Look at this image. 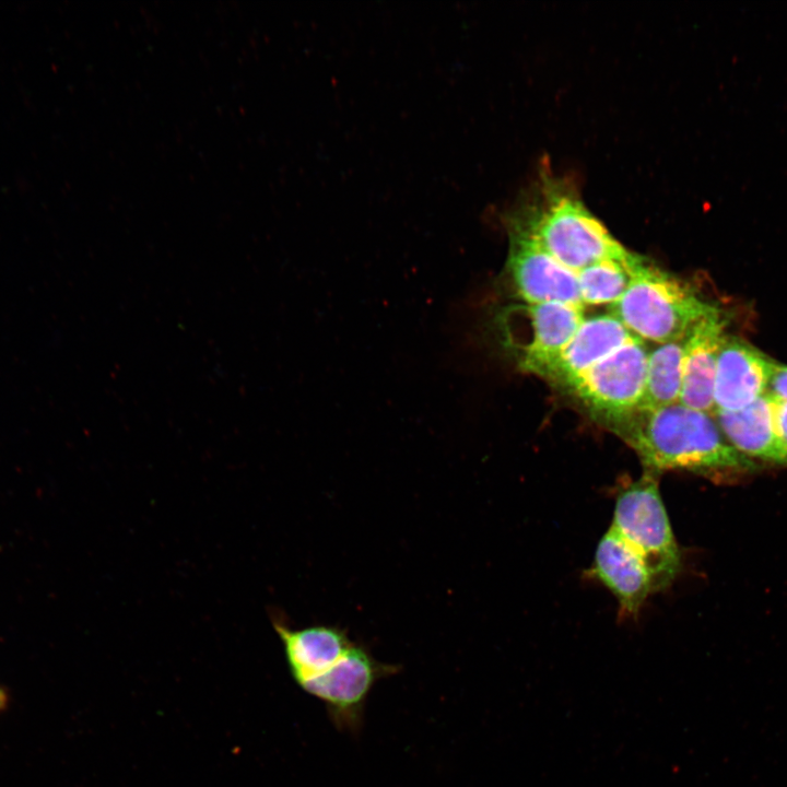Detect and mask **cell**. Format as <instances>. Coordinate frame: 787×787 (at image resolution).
I'll return each mask as SVG.
<instances>
[{"label":"cell","mask_w":787,"mask_h":787,"mask_svg":"<svg viewBox=\"0 0 787 787\" xmlns=\"http://www.w3.org/2000/svg\"><path fill=\"white\" fill-rule=\"evenodd\" d=\"M638 456L644 472L682 470L706 477L755 468L724 437L712 414L680 402L636 409L607 426Z\"/></svg>","instance_id":"obj_1"},{"label":"cell","mask_w":787,"mask_h":787,"mask_svg":"<svg viewBox=\"0 0 787 787\" xmlns=\"http://www.w3.org/2000/svg\"><path fill=\"white\" fill-rule=\"evenodd\" d=\"M535 207L508 218L525 227L560 263L577 273L603 259H630L629 251L577 196L555 183H544Z\"/></svg>","instance_id":"obj_2"},{"label":"cell","mask_w":787,"mask_h":787,"mask_svg":"<svg viewBox=\"0 0 787 787\" xmlns=\"http://www.w3.org/2000/svg\"><path fill=\"white\" fill-rule=\"evenodd\" d=\"M611 314L642 341L657 344L681 339L692 326L717 306L703 299L686 282L659 269L645 258Z\"/></svg>","instance_id":"obj_3"},{"label":"cell","mask_w":787,"mask_h":787,"mask_svg":"<svg viewBox=\"0 0 787 787\" xmlns=\"http://www.w3.org/2000/svg\"><path fill=\"white\" fill-rule=\"evenodd\" d=\"M610 527L644 561L655 592L672 585L682 568V557L657 475L644 472L619 492Z\"/></svg>","instance_id":"obj_4"},{"label":"cell","mask_w":787,"mask_h":787,"mask_svg":"<svg viewBox=\"0 0 787 787\" xmlns=\"http://www.w3.org/2000/svg\"><path fill=\"white\" fill-rule=\"evenodd\" d=\"M583 308L557 302L510 304L497 312L495 327L518 367L541 376L582 325Z\"/></svg>","instance_id":"obj_5"},{"label":"cell","mask_w":787,"mask_h":787,"mask_svg":"<svg viewBox=\"0 0 787 787\" xmlns=\"http://www.w3.org/2000/svg\"><path fill=\"white\" fill-rule=\"evenodd\" d=\"M649 351L634 337L566 387L602 425L635 411L644 397Z\"/></svg>","instance_id":"obj_6"},{"label":"cell","mask_w":787,"mask_h":787,"mask_svg":"<svg viewBox=\"0 0 787 787\" xmlns=\"http://www.w3.org/2000/svg\"><path fill=\"white\" fill-rule=\"evenodd\" d=\"M397 670L396 666L376 660L366 647L354 642L338 662L299 686L324 703L338 729L356 733L373 688Z\"/></svg>","instance_id":"obj_7"},{"label":"cell","mask_w":787,"mask_h":787,"mask_svg":"<svg viewBox=\"0 0 787 787\" xmlns=\"http://www.w3.org/2000/svg\"><path fill=\"white\" fill-rule=\"evenodd\" d=\"M505 274L521 303H564L584 307L577 273L552 257L518 222L507 216Z\"/></svg>","instance_id":"obj_8"},{"label":"cell","mask_w":787,"mask_h":787,"mask_svg":"<svg viewBox=\"0 0 787 787\" xmlns=\"http://www.w3.org/2000/svg\"><path fill=\"white\" fill-rule=\"evenodd\" d=\"M775 363L748 341L727 334L715 371V410L738 411L766 393Z\"/></svg>","instance_id":"obj_9"},{"label":"cell","mask_w":787,"mask_h":787,"mask_svg":"<svg viewBox=\"0 0 787 787\" xmlns=\"http://www.w3.org/2000/svg\"><path fill=\"white\" fill-rule=\"evenodd\" d=\"M729 319L718 306L697 320L685 337L683 383L679 402L713 414L714 379Z\"/></svg>","instance_id":"obj_10"},{"label":"cell","mask_w":787,"mask_h":787,"mask_svg":"<svg viewBox=\"0 0 787 787\" xmlns=\"http://www.w3.org/2000/svg\"><path fill=\"white\" fill-rule=\"evenodd\" d=\"M590 573L614 595L626 615H636L655 594L644 561L611 527L597 544Z\"/></svg>","instance_id":"obj_11"},{"label":"cell","mask_w":787,"mask_h":787,"mask_svg":"<svg viewBox=\"0 0 787 787\" xmlns=\"http://www.w3.org/2000/svg\"><path fill=\"white\" fill-rule=\"evenodd\" d=\"M634 336L611 313L584 319L541 377L567 387Z\"/></svg>","instance_id":"obj_12"},{"label":"cell","mask_w":787,"mask_h":787,"mask_svg":"<svg viewBox=\"0 0 787 787\" xmlns=\"http://www.w3.org/2000/svg\"><path fill=\"white\" fill-rule=\"evenodd\" d=\"M712 415L724 437L741 455L787 466V448L777 431L773 396L766 392L741 410H715Z\"/></svg>","instance_id":"obj_13"},{"label":"cell","mask_w":787,"mask_h":787,"mask_svg":"<svg viewBox=\"0 0 787 787\" xmlns=\"http://www.w3.org/2000/svg\"><path fill=\"white\" fill-rule=\"evenodd\" d=\"M274 629L282 641L289 670L298 685L332 667L354 644L345 630L334 625L291 629L277 622Z\"/></svg>","instance_id":"obj_14"},{"label":"cell","mask_w":787,"mask_h":787,"mask_svg":"<svg viewBox=\"0 0 787 787\" xmlns=\"http://www.w3.org/2000/svg\"><path fill=\"white\" fill-rule=\"evenodd\" d=\"M685 337L658 344L648 353L645 391L637 409L651 410L679 402Z\"/></svg>","instance_id":"obj_15"},{"label":"cell","mask_w":787,"mask_h":787,"mask_svg":"<svg viewBox=\"0 0 787 787\" xmlns=\"http://www.w3.org/2000/svg\"><path fill=\"white\" fill-rule=\"evenodd\" d=\"M642 259L635 254L626 260L603 259L577 272L583 305L615 304L630 287Z\"/></svg>","instance_id":"obj_16"},{"label":"cell","mask_w":787,"mask_h":787,"mask_svg":"<svg viewBox=\"0 0 787 787\" xmlns=\"http://www.w3.org/2000/svg\"><path fill=\"white\" fill-rule=\"evenodd\" d=\"M767 393L777 399L787 400V365L775 363L767 386Z\"/></svg>","instance_id":"obj_17"},{"label":"cell","mask_w":787,"mask_h":787,"mask_svg":"<svg viewBox=\"0 0 787 787\" xmlns=\"http://www.w3.org/2000/svg\"><path fill=\"white\" fill-rule=\"evenodd\" d=\"M774 399L777 431L783 444L787 448V400L777 399L775 397Z\"/></svg>","instance_id":"obj_18"},{"label":"cell","mask_w":787,"mask_h":787,"mask_svg":"<svg viewBox=\"0 0 787 787\" xmlns=\"http://www.w3.org/2000/svg\"><path fill=\"white\" fill-rule=\"evenodd\" d=\"M8 696L5 692L0 688V712L7 705Z\"/></svg>","instance_id":"obj_19"}]
</instances>
